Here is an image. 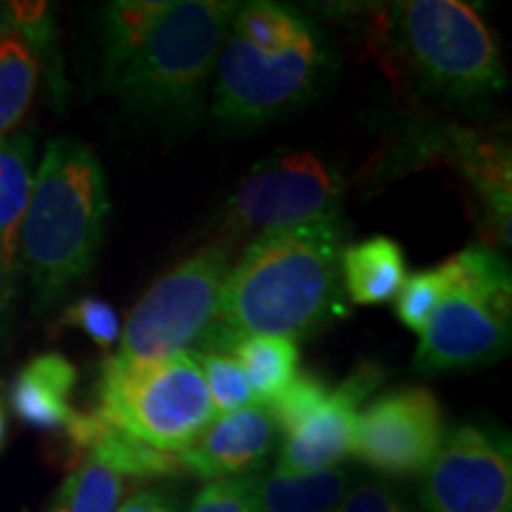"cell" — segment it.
<instances>
[{
  "mask_svg": "<svg viewBox=\"0 0 512 512\" xmlns=\"http://www.w3.org/2000/svg\"><path fill=\"white\" fill-rule=\"evenodd\" d=\"M342 178L313 152H287L256 164L242 178L221 216L219 242L233 247L247 235L337 219Z\"/></svg>",
  "mask_w": 512,
  "mask_h": 512,
  "instance_id": "cell-9",
  "label": "cell"
},
{
  "mask_svg": "<svg viewBox=\"0 0 512 512\" xmlns=\"http://www.w3.org/2000/svg\"><path fill=\"white\" fill-rule=\"evenodd\" d=\"M169 0H117L105 10V81L143 46Z\"/></svg>",
  "mask_w": 512,
  "mask_h": 512,
  "instance_id": "cell-23",
  "label": "cell"
},
{
  "mask_svg": "<svg viewBox=\"0 0 512 512\" xmlns=\"http://www.w3.org/2000/svg\"><path fill=\"white\" fill-rule=\"evenodd\" d=\"M5 437H8V418H5V408L0 403V448L5 444Z\"/></svg>",
  "mask_w": 512,
  "mask_h": 512,
  "instance_id": "cell-32",
  "label": "cell"
},
{
  "mask_svg": "<svg viewBox=\"0 0 512 512\" xmlns=\"http://www.w3.org/2000/svg\"><path fill=\"white\" fill-rule=\"evenodd\" d=\"M451 290L422 330L413 366L446 373L494 363L510 349V266L489 247H467L444 261Z\"/></svg>",
  "mask_w": 512,
  "mask_h": 512,
  "instance_id": "cell-4",
  "label": "cell"
},
{
  "mask_svg": "<svg viewBox=\"0 0 512 512\" xmlns=\"http://www.w3.org/2000/svg\"><path fill=\"white\" fill-rule=\"evenodd\" d=\"M394 29L422 81L458 102L505 88L496 34L479 10L460 0H408L394 8Z\"/></svg>",
  "mask_w": 512,
  "mask_h": 512,
  "instance_id": "cell-6",
  "label": "cell"
},
{
  "mask_svg": "<svg viewBox=\"0 0 512 512\" xmlns=\"http://www.w3.org/2000/svg\"><path fill=\"white\" fill-rule=\"evenodd\" d=\"M117 512H178L174 503L159 491H140L133 494L124 505H119Z\"/></svg>",
  "mask_w": 512,
  "mask_h": 512,
  "instance_id": "cell-30",
  "label": "cell"
},
{
  "mask_svg": "<svg viewBox=\"0 0 512 512\" xmlns=\"http://www.w3.org/2000/svg\"><path fill=\"white\" fill-rule=\"evenodd\" d=\"M15 31V8H12V3H3V0H0V41H5V38L15 34Z\"/></svg>",
  "mask_w": 512,
  "mask_h": 512,
  "instance_id": "cell-31",
  "label": "cell"
},
{
  "mask_svg": "<svg viewBox=\"0 0 512 512\" xmlns=\"http://www.w3.org/2000/svg\"><path fill=\"white\" fill-rule=\"evenodd\" d=\"M41 57L17 31L0 41V138H8L29 112L38 88Z\"/></svg>",
  "mask_w": 512,
  "mask_h": 512,
  "instance_id": "cell-21",
  "label": "cell"
},
{
  "mask_svg": "<svg viewBox=\"0 0 512 512\" xmlns=\"http://www.w3.org/2000/svg\"><path fill=\"white\" fill-rule=\"evenodd\" d=\"M124 477L95 456L76 460L74 470L64 479L46 512H117Z\"/></svg>",
  "mask_w": 512,
  "mask_h": 512,
  "instance_id": "cell-22",
  "label": "cell"
},
{
  "mask_svg": "<svg viewBox=\"0 0 512 512\" xmlns=\"http://www.w3.org/2000/svg\"><path fill=\"white\" fill-rule=\"evenodd\" d=\"M228 351L240 363L254 401L271 403L299 373V349L287 337H242Z\"/></svg>",
  "mask_w": 512,
  "mask_h": 512,
  "instance_id": "cell-19",
  "label": "cell"
},
{
  "mask_svg": "<svg viewBox=\"0 0 512 512\" xmlns=\"http://www.w3.org/2000/svg\"><path fill=\"white\" fill-rule=\"evenodd\" d=\"M195 358L202 368L204 382H207L214 413L226 415L252 406V387H249L247 377L233 354H226V351H204V354H197Z\"/></svg>",
  "mask_w": 512,
  "mask_h": 512,
  "instance_id": "cell-24",
  "label": "cell"
},
{
  "mask_svg": "<svg viewBox=\"0 0 512 512\" xmlns=\"http://www.w3.org/2000/svg\"><path fill=\"white\" fill-rule=\"evenodd\" d=\"M456 162L463 176L477 190L479 200L494 214L498 228L508 242L510 235V152L498 140L458 133Z\"/></svg>",
  "mask_w": 512,
  "mask_h": 512,
  "instance_id": "cell-18",
  "label": "cell"
},
{
  "mask_svg": "<svg viewBox=\"0 0 512 512\" xmlns=\"http://www.w3.org/2000/svg\"><path fill=\"white\" fill-rule=\"evenodd\" d=\"M342 230L337 219L256 235L230 268L219 323L204 349L228 351L242 337L311 335L339 311Z\"/></svg>",
  "mask_w": 512,
  "mask_h": 512,
  "instance_id": "cell-1",
  "label": "cell"
},
{
  "mask_svg": "<svg viewBox=\"0 0 512 512\" xmlns=\"http://www.w3.org/2000/svg\"><path fill=\"white\" fill-rule=\"evenodd\" d=\"M328 67L318 36L268 55L228 29L216 60L214 117L226 126L266 124L309 100Z\"/></svg>",
  "mask_w": 512,
  "mask_h": 512,
  "instance_id": "cell-8",
  "label": "cell"
},
{
  "mask_svg": "<svg viewBox=\"0 0 512 512\" xmlns=\"http://www.w3.org/2000/svg\"><path fill=\"white\" fill-rule=\"evenodd\" d=\"M228 29L238 34L242 41H247L249 46L268 55L287 53V50L304 46L311 38H316V31L299 12L266 3V0L238 5V12Z\"/></svg>",
  "mask_w": 512,
  "mask_h": 512,
  "instance_id": "cell-20",
  "label": "cell"
},
{
  "mask_svg": "<svg viewBox=\"0 0 512 512\" xmlns=\"http://www.w3.org/2000/svg\"><path fill=\"white\" fill-rule=\"evenodd\" d=\"M235 12L238 3L226 0L166 3L143 46L105 81L107 88L140 114L181 117L195 110Z\"/></svg>",
  "mask_w": 512,
  "mask_h": 512,
  "instance_id": "cell-3",
  "label": "cell"
},
{
  "mask_svg": "<svg viewBox=\"0 0 512 512\" xmlns=\"http://www.w3.org/2000/svg\"><path fill=\"white\" fill-rule=\"evenodd\" d=\"M230 273V247L211 242L164 273L131 311L119 337L117 368L152 366L204 344L219 323L221 294Z\"/></svg>",
  "mask_w": 512,
  "mask_h": 512,
  "instance_id": "cell-5",
  "label": "cell"
},
{
  "mask_svg": "<svg viewBox=\"0 0 512 512\" xmlns=\"http://www.w3.org/2000/svg\"><path fill=\"white\" fill-rule=\"evenodd\" d=\"M328 384L313 373H297L294 380L268 403V413L280 434H292L316 408L328 399Z\"/></svg>",
  "mask_w": 512,
  "mask_h": 512,
  "instance_id": "cell-26",
  "label": "cell"
},
{
  "mask_svg": "<svg viewBox=\"0 0 512 512\" xmlns=\"http://www.w3.org/2000/svg\"><path fill=\"white\" fill-rule=\"evenodd\" d=\"M278 430L264 406H247L209 422L200 439L181 453L185 472L204 479H228L259 465L275 444Z\"/></svg>",
  "mask_w": 512,
  "mask_h": 512,
  "instance_id": "cell-13",
  "label": "cell"
},
{
  "mask_svg": "<svg viewBox=\"0 0 512 512\" xmlns=\"http://www.w3.org/2000/svg\"><path fill=\"white\" fill-rule=\"evenodd\" d=\"M335 512H411L394 486L361 482L349 489Z\"/></svg>",
  "mask_w": 512,
  "mask_h": 512,
  "instance_id": "cell-29",
  "label": "cell"
},
{
  "mask_svg": "<svg viewBox=\"0 0 512 512\" xmlns=\"http://www.w3.org/2000/svg\"><path fill=\"white\" fill-rule=\"evenodd\" d=\"M34 188V136L27 131L0 138V294L15 271L19 230Z\"/></svg>",
  "mask_w": 512,
  "mask_h": 512,
  "instance_id": "cell-15",
  "label": "cell"
},
{
  "mask_svg": "<svg viewBox=\"0 0 512 512\" xmlns=\"http://www.w3.org/2000/svg\"><path fill=\"white\" fill-rule=\"evenodd\" d=\"M95 411L110 425L166 453L188 451L216 415L195 354L138 368L105 361Z\"/></svg>",
  "mask_w": 512,
  "mask_h": 512,
  "instance_id": "cell-7",
  "label": "cell"
},
{
  "mask_svg": "<svg viewBox=\"0 0 512 512\" xmlns=\"http://www.w3.org/2000/svg\"><path fill=\"white\" fill-rule=\"evenodd\" d=\"M256 482L259 475L214 479L192 498L188 512H259Z\"/></svg>",
  "mask_w": 512,
  "mask_h": 512,
  "instance_id": "cell-28",
  "label": "cell"
},
{
  "mask_svg": "<svg viewBox=\"0 0 512 512\" xmlns=\"http://www.w3.org/2000/svg\"><path fill=\"white\" fill-rule=\"evenodd\" d=\"M110 216L95 152L74 138L50 140L34 174L17 259L38 309L60 302L93 271Z\"/></svg>",
  "mask_w": 512,
  "mask_h": 512,
  "instance_id": "cell-2",
  "label": "cell"
},
{
  "mask_svg": "<svg viewBox=\"0 0 512 512\" xmlns=\"http://www.w3.org/2000/svg\"><path fill=\"white\" fill-rule=\"evenodd\" d=\"M349 470L268 472L256 482L259 512H335L349 491Z\"/></svg>",
  "mask_w": 512,
  "mask_h": 512,
  "instance_id": "cell-17",
  "label": "cell"
},
{
  "mask_svg": "<svg viewBox=\"0 0 512 512\" xmlns=\"http://www.w3.org/2000/svg\"><path fill=\"white\" fill-rule=\"evenodd\" d=\"M339 271L349 299L361 306L389 302L408 278L401 245L384 235L342 249Z\"/></svg>",
  "mask_w": 512,
  "mask_h": 512,
  "instance_id": "cell-16",
  "label": "cell"
},
{
  "mask_svg": "<svg viewBox=\"0 0 512 512\" xmlns=\"http://www.w3.org/2000/svg\"><path fill=\"white\" fill-rule=\"evenodd\" d=\"M448 290H451V280H448L444 264L415 273L406 278V283L396 294V316L408 330L422 335Z\"/></svg>",
  "mask_w": 512,
  "mask_h": 512,
  "instance_id": "cell-25",
  "label": "cell"
},
{
  "mask_svg": "<svg viewBox=\"0 0 512 512\" xmlns=\"http://www.w3.org/2000/svg\"><path fill=\"white\" fill-rule=\"evenodd\" d=\"M74 363L62 354H41L24 366L10 384V406L24 425L38 432H64L74 420Z\"/></svg>",
  "mask_w": 512,
  "mask_h": 512,
  "instance_id": "cell-14",
  "label": "cell"
},
{
  "mask_svg": "<svg viewBox=\"0 0 512 512\" xmlns=\"http://www.w3.org/2000/svg\"><path fill=\"white\" fill-rule=\"evenodd\" d=\"M382 384V368L366 363L332 389L302 425L285 437L280 451V472L335 470L354 446L358 408Z\"/></svg>",
  "mask_w": 512,
  "mask_h": 512,
  "instance_id": "cell-12",
  "label": "cell"
},
{
  "mask_svg": "<svg viewBox=\"0 0 512 512\" xmlns=\"http://www.w3.org/2000/svg\"><path fill=\"white\" fill-rule=\"evenodd\" d=\"M76 328L83 335L91 337L100 349H112L121 337L119 313L112 304L102 302L98 297H81L62 313L55 330Z\"/></svg>",
  "mask_w": 512,
  "mask_h": 512,
  "instance_id": "cell-27",
  "label": "cell"
},
{
  "mask_svg": "<svg viewBox=\"0 0 512 512\" xmlns=\"http://www.w3.org/2000/svg\"><path fill=\"white\" fill-rule=\"evenodd\" d=\"M510 501L512 458L501 434L460 427L425 470L427 512H510Z\"/></svg>",
  "mask_w": 512,
  "mask_h": 512,
  "instance_id": "cell-11",
  "label": "cell"
},
{
  "mask_svg": "<svg viewBox=\"0 0 512 512\" xmlns=\"http://www.w3.org/2000/svg\"><path fill=\"white\" fill-rule=\"evenodd\" d=\"M446 441V415L425 387H403L358 415L351 453L387 477L422 475Z\"/></svg>",
  "mask_w": 512,
  "mask_h": 512,
  "instance_id": "cell-10",
  "label": "cell"
}]
</instances>
